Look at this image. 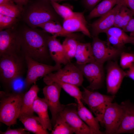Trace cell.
<instances>
[{
    "label": "cell",
    "mask_w": 134,
    "mask_h": 134,
    "mask_svg": "<svg viewBox=\"0 0 134 134\" xmlns=\"http://www.w3.org/2000/svg\"><path fill=\"white\" fill-rule=\"evenodd\" d=\"M17 27L22 52L36 61L48 64L52 59L48 48L50 34L43 30L32 28L20 20Z\"/></svg>",
    "instance_id": "cell-1"
},
{
    "label": "cell",
    "mask_w": 134,
    "mask_h": 134,
    "mask_svg": "<svg viewBox=\"0 0 134 134\" xmlns=\"http://www.w3.org/2000/svg\"><path fill=\"white\" fill-rule=\"evenodd\" d=\"M62 18L56 12L49 0H29L23 7L19 19L33 28L50 21L60 23Z\"/></svg>",
    "instance_id": "cell-2"
},
{
    "label": "cell",
    "mask_w": 134,
    "mask_h": 134,
    "mask_svg": "<svg viewBox=\"0 0 134 134\" xmlns=\"http://www.w3.org/2000/svg\"><path fill=\"white\" fill-rule=\"evenodd\" d=\"M27 67L25 56L22 52L0 56V80L8 86L14 79L23 76Z\"/></svg>",
    "instance_id": "cell-3"
},
{
    "label": "cell",
    "mask_w": 134,
    "mask_h": 134,
    "mask_svg": "<svg viewBox=\"0 0 134 134\" xmlns=\"http://www.w3.org/2000/svg\"><path fill=\"white\" fill-rule=\"evenodd\" d=\"M0 121L10 126L17 123L22 105L24 94L6 93L0 91Z\"/></svg>",
    "instance_id": "cell-4"
},
{
    "label": "cell",
    "mask_w": 134,
    "mask_h": 134,
    "mask_svg": "<svg viewBox=\"0 0 134 134\" xmlns=\"http://www.w3.org/2000/svg\"><path fill=\"white\" fill-rule=\"evenodd\" d=\"M83 89L82 100L88 105L101 125L105 111L109 104L112 102L115 96L103 94L84 87Z\"/></svg>",
    "instance_id": "cell-5"
},
{
    "label": "cell",
    "mask_w": 134,
    "mask_h": 134,
    "mask_svg": "<svg viewBox=\"0 0 134 134\" xmlns=\"http://www.w3.org/2000/svg\"><path fill=\"white\" fill-rule=\"evenodd\" d=\"M83 76L81 71L76 65L69 62L63 68L55 73L51 72L43 77V81L46 84L54 80L71 84L77 87L82 85Z\"/></svg>",
    "instance_id": "cell-6"
},
{
    "label": "cell",
    "mask_w": 134,
    "mask_h": 134,
    "mask_svg": "<svg viewBox=\"0 0 134 134\" xmlns=\"http://www.w3.org/2000/svg\"><path fill=\"white\" fill-rule=\"evenodd\" d=\"M27 65V74L25 78L27 89L30 86L36 84L39 78L48 74L57 71L62 68L61 65L52 66L36 61L27 55H25Z\"/></svg>",
    "instance_id": "cell-7"
},
{
    "label": "cell",
    "mask_w": 134,
    "mask_h": 134,
    "mask_svg": "<svg viewBox=\"0 0 134 134\" xmlns=\"http://www.w3.org/2000/svg\"><path fill=\"white\" fill-rule=\"evenodd\" d=\"M76 65L89 83L87 88L94 91L102 87L104 78L103 65L95 61L84 64H76Z\"/></svg>",
    "instance_id": "cell-8"
},
{
    "label": "cell",
    "mask_w": 134,
    "mask_h": 134,
    "mask_svg": "<svg viewBox=\"0 0 134 134\" xmlns=\"http://www.w3.org/2000/svg\"><path fill=\"white\" fill-rule=\"evenodd\" d=\"M93 37L91 46L95 61L103 65L110 60H116L124 49H118L107 43L98 37Z\"/></svg>",
    "instance_id": "cell-9"
},
{
    "label": "cell",
    "mask_w": 134,
    "mask_h": 134,
    "mask_svg": "<svg viewBox=\"0 0 134 134\" xmlns=\"http://www.w3.org/2000/svg\"><path fill=\"white\" fill-rule=\"evenodd\" d=\"M17 23L12 27L0 31V56L22 52Z\"/></svg>",
    "instance_id": "cell-10"
},
{
    "label": "cell",
    "mask_w": 134,
    "mask_h": 134,
    "mask_svg": "<svg viewBox=\"0 0 134 134\" xmlns=\"http://www.w3.org/2000/svg\"><path fill=\"white\" fill-rule=\"evenodd\" d=\"M62 88L57 83L53 82L46 85L43 89V92L52 115L51 119L52 126L55 125L56 119L65 105L60 101V97Z\"/></svg>",
    "instance_id": "cell-11"
},
{
    "label": "cell",
    "mask_w": 134,
    "mask_h": 134,
    "mask_svg": "<svg viewBox=\"0 0 134 134\" xmlns=\"http://www.w3.org/2000/svg\"><path fill=\"white\" fill-rule=\"evenodd\" d=\"M123 109L120 104L110 103L104 112L101 126L105 129V134H115L122 121L123 116Z\"/></svg>",
    "instance_id": "cell-12"
},
{
    "label": "cell",
    "mask_w": 134,
    "mask_h": 134,
    "mask_svg": "<svg viewBox=\"0 0 134 134\" xmlns=\"http://www.w3.org/2000/svg\"><path fill=\"white\" fill-rule=\"evenodd\" d=\"M59 115L73 128L75 134H92L90 129L78 113L77 103L65 105Z\"/></svg>",
    "instance_id": "cell-13"
},
{
    "label": "cell",
    "mask_w": 134,
    "mask_h": 134,
    "mask_svg": "<svg viewBox=\"0 0 134 134\" xmlns=\"http://www.w3.org/2000/svg\"><path fill=\"white\" fill-rule=\"evenodd\" d=\"M108 62L106 77L107 92L115 96L119 90L124 78L126 77V72L120 67L116 60Z\"/></svg>",
    "instance_id": "cell-14"
},
{
    "label": "cell",
    "mask_w": 134,
    "mask_h": 134,
    "mask_svg": "<svg viewBox=\"0 0 134 134\" xmlns=\"http://www.w3.org/2000/svg\"><path fill=\"white\" fill-rule=\"evenodd\" d=\"M122 5L120 3L117 4L110 11L90 25L92 37H98L100 33H104L105 31L114 26L116 14Z\"/></svg>",
    "instance_id": "cell-15"
},
{
    "label": "cell",
    "mask_w": 134,
    "mask_h": 134,
    "mask_svg": "<svg viewBox=\"0 0 134 134\" xmlns=\"http://www.w3.org/2000/svg\"><path fill=\"white\" fill-rule=\"evenodd\" d=\"M120 104L123 110V117L115 134H134V103L127 100L122 101Z\"/></svg>",
    "instance_id": "cell-16"
},
{
    "label": "cell",
    "mask_w": 134,
    "mask_h": 134,
    "mask_svg": "<svg viewBox=\"0 0 134 134\" xmlns=\"http://www.w3.org/2000/svg\"><path fill=\"white\" fill-rule=\"evenodd\" d=\"M84 13V12H75L72 17L64 20L63 26L68 32H81L85 35L91 38V35L87 28Z\"/></svg>",
    "instance_id": "cell-17"
},
{
    "label": "cell",
    "mask_w": 134,
    "mask_h": 134,
    "mask_svg": "<svg viewBox=\"0 0 134 134\" xmlns=\"http://www.w3.org/2000/svg\"><path fill=\"white\" fill-rule=\"evenodd\" d=\"M57 37L52 35L50 37L48 43V48L50 56L56 64L66 65L70 61L67 58L64 48Z\"/></svg>",
    "instance_id": "cell-18"
},
{
    "label": "cell",
    "mask_w": 134,
    "mask_h": 134,
    "mask_svg": "<svg viewBox=\"0 0 134 134\" xmlns=\"http://www.w3.org/2000/svg\"><path fill=\"white\" fill-rule=\"evenodd\" d=\"M40 89L36 84L33 85L22 97V105L19 117L34 115L33 106ZM18 117V118H19Z\"/></svg>",
    "instance_id": "cell-19"
},
{
    "label": "cell",
    "mask_w": 134,
    "mask_h": 134,
    "mask_svg": "<svg viewBox=\"0 0 134 134\" xmlns=\"http://www.w3.org/2000/svg\"><path fill=\"white\" fill-rule=\"evenodd\" d=\"M78 113L82 120L90 129L92 134H102L100 123L90 111L83 105L81 100L77 101Z\"/></svg>",
    "instance_id": "cell-20"
},
{
    "label": "cell",
    "mask_w": 134,
    "mask_h": 134,
    "mask_svg": "<svg viewBox=\"0 0 134 134\" xmlns=\"http://www.w3.org/2000/svg\"><path fill=\"white\" fill-rule=\"evenodd\" d=\"M48 104L44 98L37 96L34 104V112L37 114L40 122L43 128L51 131L52 126L48 114Z\"/></svg>",
    "instance_id": "cell-21"
},
{
    "label": "cell",
    "mask_w": 134,
    "mask_h": 134,
    "mask_svg": "<svg viewBox=\"0 0 134 134\" xmlns=\"http://www.w3.org/2000/svg\"><path fill=\"white\" fill-rule=\"evenodd\" d=\"M76 64L81 65L95 61L93 55L91 44L83 43L78 41L75 56Z\"/></svg>",
    "instance_id": "cell-22"
},
{
    "label": "cell",
    "mask_w": 134,
    "mask_h": 134,
    "mask_svg": "<svg viewBox=\"0 0 134 134\" xmlns=\"http://www.w3.org/2000/svg\"><path fill=\"white\" fill-rule=\"evenodd\" d=\"M39 27L42 29L52 35L71 37L79 39L80 37L78 35L66 31L60 24L57 22L51 21L46 22L40 26Z\"/></svg>",
    "instance_id": "cell-23"
},
{
    "label": "cell",
    "mask_w": 134,
    "mask_h": 134,
    "mask_svg": "<svg viewBox=\"0 0 134 134\" xmlns=\"http://www.w3.org/2000/svg\"><path fill=\"white\" fill-rule=\"evenodd\" d=\"M23 124L26 131L35 134H48L40 123L38 117L32 116H21L18 118Z\"/></svg>",
    "instance_id": "cell-24"
},
{
    "label": "cell",
    "mask_w": 134,
    "mask_h": 134,
    "mask_svg": "<svg viewBox=\"0 0 134 134\" xmlns=\"http://www.w3.org/2000/svg\"><path fill=\"white\" fill-rule=\"evenodd\" d=\"M118 3V0H103L92 9L87 16V19L90 20L106 14Z\"/></svg>",
    "instance_id": "cell-25"
},
{
    "label": "cell",
    "mask_w": 134,
    "mask_h": 134,
    "mask_svg": "<svg viewBox=\"0 0 134 134\" xmlns=\"http://www.w3.org/2000/svg\"><path fill=\"white\" fill-rule=\"evenodd\" d=\"M74 133L73 128L59 114L51 134H72Z\"/></svg>",
    "instance_id": "cell-26"
},
{
    "label": "cell",
    "mask_w": 134,
    "mask_h": 134,
    "mask_svg": "<svg viewBox=\"0 0 134 134\" xmlns=\"http://www.w3.org/2000/svg\"><path fill=\"white\" fill-rule=\"evenodd\" d=\"M14 3L0 5V14L19 19L23 8Z\"/></svg>",
    "instance_id": "cell-27"
},
{
    "label": "cell",
    "mask_w": 134,
    "mask_h": 134,
    "mask_svg": "<svg viewBox=\"0 0 134 134\" xmlns=\"http://www.w3.org/2000/svg\"><path fill=\"white\" fill-rule=\"evenodd\" d=\"M107 35L116 37L123 41L125 44L131 43L134 45V37L128 35L122 29L113 26L105 31Z\"/></svg>",
    "instance_id": "cell-28"
},
{
    "label": "cell",
    "mask_w": 134,
    "mask_h": 134,
    "mask_svg": "<svg viewBox=\"0 0 134 134\" xmlns=\"http://www.w3.org/2000/svg\"><path fill=\"white\" fill-rule=\"evenodd\" d=\"M78 41L75 38L67 37L66 38L62 44L66 55L70 61L75 57Z\"/></svg>",
    "instance_id": "cell-29"
},
{
    "label": "cell",
    "mask_w": 134,
    "mask_h": 134,
    "mask_svg": "<svg viewBox=\"0 0 134 134\" xmlns=\"http://www.w3.org/2000/svg\"><path fill=\"white\" fill-rule=\"evenodd\" d=\"M53 82L59 84L62 88L70 96L74 98L76 101L82 100V92L80 90L78 87L71 84L58 80H54L51 83Z\"/></svg>",
    "instance_id": "cell-30"
},
{
    "label": "cell",
    "mask_w": 134,
    "mask_h": 134,
    "mask_svg": "<svg viewBox=\"0 0 134 134\" xmlns=\"http://www.w3.org/2000/svg\"><path fill=\"white\" fill-rule=\"evenodd\" d=\"M51 2L56 12L64 20L69 18L74 15L75 12H73L69 6L65 5L60 4L57 2Z\"/></svg>",
    "instance_id": "cell-31"
},
{
    "label": "cell",
    "mask_w": 134,
    "mask_h": 134,
    "mask_svg": "<svg viewBox=\"0 0 134 134\" xmlns=\"http://www.w3.org/2000/svg\"><path fill=\"white\" fill-rule=\"evenodd\" d=\"M8 87L12 93L23 94V91L27 89L25 78L22 76L15 78L10 82Z\"/></svg>",
    "instance_id": "cell-32"
},
{
    "label": "cell",
    "mask_w": 134,
    "mask_h": 134,
    "mask_svg": "<svg viewBox=\"0 0 134 134\" xmlns=\"http://www.w3.org/2000/svg\"><path fill=\"white\" fill-rule=\"evenodd\" d=\"M19 20V18L0 14V31L13 27Z\"/></svg>",
    "instance_id": "cell-33"
},
{
    "label": "cell",
    "mask_w": 134,
    "mask_h": 134,
    "mask_svg": "<svg viewBox=\"0 0 134 134\" xmlns=\"http://www.w3.org/2000/svg\"><path fill=\"white\" fill-rule=\"evenodd\" d=\"M120 56V65L122 69L129 68L134 63V52L128 53L124 51Z\"/></svg>",
    "instance_id": "cell-34"
},
{
    "label": "cell",
    "mask_w": 134,
    "mask_h": 134,
    "mask_svg": "<svg viewBox=\"0 0 134 134\" xmlns=\"http://www.w3.org/2000/svg\"><path fill=\"white\" fill-rule=\"evenodd\" d=\"M134 16L133 12L126 6L122 19L117 27L122 29L127 25L130 21L133 18Z\"/></svg>",
    "instance_id": "cell-35"
},
{
    "label": "cell",
    "mask_w": 134,
    "mask_h": 134,
    "mask_svg": "<svg viewBox=\"0 0 134 134\" xmlns=\"http://www.w3.org/2000/svg\"><path fill=\"white\" fill-rule=\"evenodd\" d=\"M107 36L106 41L108 44L118 49H125V44L123 41L115 37L109 35Z\"/></svg>",
    "instance_id": "cell-36"
},
{
    "label": "cell",
    "mask_w": 134,
    "mask_h": 134,
    "mask_svg": "<svg viewBox=\"0 0 134 134\" xmlns=\"http://www.w3.org/2000/svg\"><path fill=\"white\" fill-rule=\"evenodd\" d=\"M126 6L122 5L116 14L114 18V26L117 27L121 21Z\"/></svg>",
    "instance_id": "cell-37"
},
{
    "label": "cell",
    "mask_w": 134,
    "mask_h": 134,
    "mask_svg": "<svg viewBox=\"0 0 134 134\" xmlns=\"http://www.w3.org/2000/svg\"><path fill=\"white\" fill-rule=\"evenodd\" d=\"M25 129L19 128L15 129H12L8 128L4 132L0 131V134H27L30 133L27 132Z\"/></svg>",
    "instance_id": "cell-38"
},
{
    "label": "cell",
    "mask_w": 134,
    "mask_h": 134,
    "mask_svg": "<svg viewBox=\"0 0 134 134\" xmlns=\"http://www.w3.org/2000/svg\"><path fill=\"white\" fill-rule=\"evenodd\" d=\"M122 29L125 32H130V36L134 37V18H133Z\"/></svg>",
    "instance_id": "cell-39"
},
{
    "label": "cell",
    "mask_w": 134,
    "mask_h": 134,
    "mask_svg": "<svg viewBox=\"0 0 134 134\" xmlns=\"http://www.w3.org/2000/svg\"><path fill=\"white\" fill-rule=\"evenodd\" d=\"M101 0H83V2L85 7L89 9H93Z\"/></svg>",
    "instance_id": "cell-40"
},
{
    "label": "cell",
    "mask_w": 134,
    "mask_h": 134,
    "mask_svg": "<svg viewBox=\"0 0 134 134\" xmlns=\"http://www.w3.org/2000/svg\"><path fill=\"white\" fill-rule=\"evenodd\" d=\"M120 3L129 8L133 12L134 16V0H118V3Z\"/></svg>",
    "instance_id": "cell-41"
},
{
    "label": "cell",
    "mask_w": 134,
    "mask_h": 134,
    "mask_svg": "<svg viewBox=\"0 0 134 134\" xmlns=\"http://www.w3.org/2000/svg\"><path fill=\"white\" fill-rule=\"evenodd\" d=\"M126 77H128L134 80V63L133 64L125 71Z\"/></svg>",
    "instance_id": "cell-42"
},
{
    "label": "cell",
    "mask_w": 134,
    "mask_h": 134,
    "mask_svg": "<svg viewBox=\"0 0 134 134\" xmlns=\"http://www.w3.org/2000/svg\"><path fill=\"white\" fill-rule=\"evenodd\" d=\"M14 2L18 6L23 8L28 2L29 0H13Z\"/></svg>",
    "instance_id": "cell-43"
},
{
    "label": "cell",
    "mask_w": 134,
    "mask_h": 134,
    "mask_svg": "<svg viewBox=\"0 0 134 134\" xmlns=\"http://www.w3.org/2000/svg\"><path fill=\"white\" fill-rule=\"evenodd\" d=\"M13 2H14L13 0H0V5Z\"/></svg>",
    "instance_id": "cell-44"
},
{
    "label": "cell",
    "mask_w": 134,
    "mask_h": 134,
    "mask_svg": "<svg viewBox=\"0 0 134 134\" xmlns=\"http://www.w3.org/2000/svg\"><path fill=\"white\" fill-rule=\"evenodd\" d=\"M51 1H54L56 2L58 1V0H49Z\"/></svg>",
    "instance_id": "cell-45"
},
{
    "label": "cell",
    "mask_w": 134,
    "mask_h": 134,
    "mask_svg": "<svg viewBox=\"0 0 134 134\" xmlns=\"http://www.w3.org/2000/svg\"><path fill=\"white\" fill-rule=\"evenodd\" d=\"M64 0H58V1H63Z\"/></svg>",
    "instance_id": "cell-46"
}]
</instances>
